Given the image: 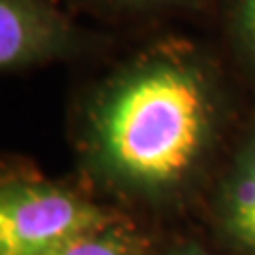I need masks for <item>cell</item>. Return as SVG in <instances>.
Returning <instances> with one entry per match:
<instances>
[{"mask_svg": "<svg viewBox=\"0 0 255 255\" xmlns=\"http://www.w3.org/2000/svg\"><path fill=\"white\" fill-rule=\"evenodd\" d=\"M217 83L194 47L155 45L111 77L90 111V153L132 194L164 196L194 177L217 124Z\"/></svg>", "mask_w": 255, "mask_h": 255, "instance_id": "cell-1", "label": "cell"}, {"mask_svg": "<svg viewBox=\"0 0 255 255\" xmlns=\"http://www.w3.org/2000/svg\"><path fill=\"white\" fill-rule=\"evenodd\" d=\"M111 226L109 213L49 183H4L0 194V255H49Z\"/></svg>", "mask_w": 255, "mask_h": 255, "instance_id": "cell-2", "label": "cell"}, {"mask_svg": "<svg viewBox=\"0 0 255 255\" xmlns=\"http://www.w3.org/2000/svg\"><path fill=\"white\" fill-rule=\"evenodd\" d=\"M77 32L51 0H0V66L6 73L75 51Z\"/></svg>", "mask_w": 255, "mask_h": 255, "instance_id": "cell-3", "label": "cell"}, {"mask_svg": "<svg viewBox=\"0 0 255 255\" xmlns=\"http://www.w3.org/2000/svg\"><path fill=\"white\" fill-rule=\"evenodd\" d=\"M221 221L232 243L255 255V136L223 181Z\"/></svg>", "mask_w": 255, "mask_h": 255, "instance_id": "cell-4", "label": "cell"}, {"mask_svg": "<svg viewBox=\"0 0 255 255\" xmlns=\"http://www.w3.org/2000/svg\"><path fill=\"white\" fill-rule=\"evenodd\" d=\"M142 241L128 228L107 226L66 243L49 255H140Z\"/></svg>", "mask_w": 255, "mask_h": 255, "instance_id": "cell-5", "label": "cell"}, {"mask_svg": "<svg viewBox=\"0 0 255 255\" xmlns=\"http://www.w3.org/2000/svg\"><path fill=\"white\" fill-rule=\"evenodd\" d=\"M236 32L238 38L255 62V0H238L236 4Z\"/></svg>", "mask_w": 255, "mask_h": 255, "instance_id": "cell-6", "label": "cell"}, {"mask_svg": "<svg viewBox=\"0 0 255 255\" xmlns=\"http://www.w3.org/2000/svg\"><path fill=\"white\" fill-rule=\"evenodd\" d=\"M113 6H124V9H140V6H153V4H168V2H183V0H102Z\"/></svg>", "mask_w": 255, "mask_h": 255, "instance_id": "cell-7", "label": "cell"}, {"mask_svg": "<svg viewBox=\"0 0 255 255\" xmlns=\"http://www.w3.org/2000/svg\"><path fill=\"white\" fill-rule=\"evenodd\" d=\"M177 255H206V253H202V251H196V249H191V251H181V253H177Z\"/></svg>", "mask_w": 255, "mask_h": 255, "instance_id": "cell-8", "label": "cell"}]
</instances>
